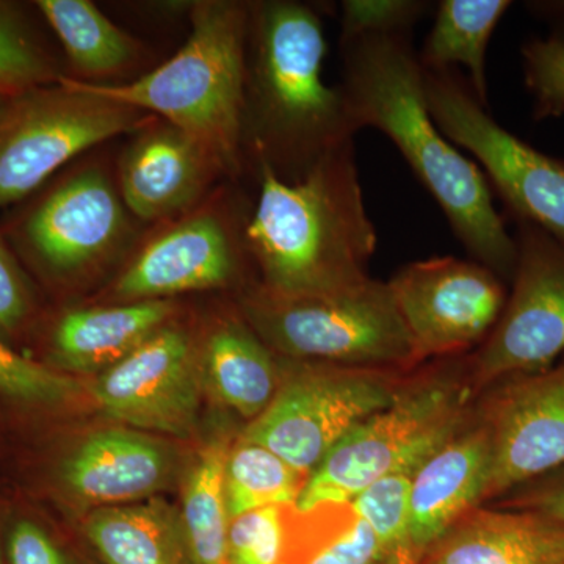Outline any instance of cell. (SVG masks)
<instances>
[{
  "label": "cell",
  "instance_id": "obj_37",
  "mask_svg": "<svg viewBox=\"0 0 564 564\" xmlns=\"http://www.w3.org/2000/svg\"><path fill=\"white\" fill-rule=\"evenodd\" d=\"M11 96L0 95V117H2L3 110H6L7 102H9V99Z\"/></svg>",
  "mask_w": 564,
  "mask_h": 564
},
{
  "label": "cell",
  "instance_id": "obj_28",
  "mask_svg": "<svg viewBox=\"0 0 564 564\" xmlns=\"http://www.w3.org/2000/svg\"><path fill=\"white\" fill-rule=\"evenodd\" d=\"M17 11L0 2V95L17 96L61 80Z\"/></svg>",
  "mask_w": 564,
  "mask_h": 564
},
{
  "label": "cell",
  "instance_id": "obj_2",
  "mask_svg": "<svg viewBox=\"0 0 564 564\" xmlns=\"http://www.w3.org/2000/svg\"><path fill=\"white\" fill-rule=\"evenodd\" d=\"M328 43L321 14L293 0L250 3L245 159L296 181L358 129L339 87L323 80Z\"/></svg>",
  "mask_w": 564,
  "mask_h": 564
},
{
  "label": "cell",
  "instance_id": "obj_22",
  "mask_svg": "<svg viewBox=\"0 0 564 564\" xmlns=\"http://www.w3.org/2000/svg\"><path fill=\"white\" fill-rule=\"evenodd\" d=\"M85 530L107 564H198L181 511L165 500L99 508Z\"/></svg>",
  "mask_w": 564,
  "mask_h": 564
},
{
  "label": "cell",
  "instance_id": "obj_19",
  "mask_svg": "<svg viewBox=\"0 0 564 564\" xmlns=\"http://www.w3.org/2000/svg\"><path fill=\"white\" fill-rule=\"evenodd\" d=\"M419 564H564V522L533 511L473 508Z\"/></svg>",
  "mask_w": 564,
  "mask_h": 564
},
{
  "label": "cell",
  "instance_id": "obj_8",
  "mask_svg": "<svg viewBox=\"0 0 564 564\" xmlns=\"http://www.w3.org/2000/svg\"><path fill=\"white\" fill-rule=\"evenodd\" d=\"M143 226L122 202L115 174L84 161L22 214L13 242L47 276L77 282L128 261Z\"/></svg>",
  "mask_w": 564,
  "mask_h": 564
},
{
  "label": "cell",
  "instance_id": "obj_10",
  "mask_svg": "<svg viewBox=\"0 0 564 564\" xmlns=\"http://www.w3.org/2000/svg\"><path fill=\"white\" fill-rule=\"evenodd\" d=\"M425 73V96L437 128L474 155L516 220L533 223L564 242V161L502 128L456 70Z\"/></svg>",
  "mask_w": 564,
  "mask_h": 564
},
{
  "label": "cell",
  "instance_id": "obj_27",
  "mask_svg": "<svg viewBox=\"0 0 564 564\" xmlns=\"http://www.w3.org/2000/svg\"><path fill=\"white\" fill-rule=\"evenodd\" d=\"M415 470H400L370 485L351 500L393 564H419L410 540V496Z\"/></svg>",
  "mask_w": 564,
  "mask_h": 564
},
{
  "label": "cell",
  "instance_id": "obj_32",
  "mask_svg": "<svg viewBox=\"0 0 564 564\" xmlns=\"http://www.w3.org/2000/svg\"><path fill=\"white\" fill-rule=\"evenodd\" d=\"M429 3L419 0H345L340 3V40L372 33H411Z\"/></svg>",
  "mask_w": 564,
  "mask_h": 564
},
{
  "label": "cell",
  "instance_id": "obj_13",
  "mask_svg": "<svg viewBox=\"0 0 564 564\" xmlns=\"http://www.w3.org/2000/svg\"><path fill=\"white\" fill-rule=\"evenodd\" d=\"M413 344L415 362L480 348L507 304L503 280L455 256L408 263L388 282Z\"/></svg>",
  "mask_w": 564,
  "mask_h": 564
},
{
  "label": "cell",
  "instance_id": "obj_36",
  "mask_svg": "<svg viewBox=\"0 0 564 564\" xmlns=\"http://www.w3.org/2000/svg\"><path fill=\"white\" fill-rule=\"evenodd\" d=\"M527 6L538 17L554 24L556 31L560 32L555 39L564 40V2H530Z\"/></svg>",
  "mask_w": 564,
  "mask_h": 564
},
{
  "label": "cell",
  "instance_id": "obj_21",
  "mask_svg": "<svg viewBox=\"0 0 564 564\" xmlns=\"http://www.w3.org/2000/svg\"><path fill=\"white\" fill-rule=\"evenodd\" d=\"M199 358L223 403L252 422L272 404L284 370L247 318H223L207 334Z\"/></svg>",
  "mask_w": 564,
  "mask_h": 564
},
{
  "label": "cell",
  "instance_id": "obj_17",
  "mask_svg": "<svg viewBox=\"0 0 564 564\" xmlns=\"http://www.w3.org/2000/svg\"><path fill=\"white\" fill-rule=\"evenodd\" d=\"M492 466L488 429L477 413L414 473L410 496V540L422 555L454 522L484 505Z\"/></svg>",
  "mask_w": 564,
  "mask_h": 564
},
{
  "label": "cell",
  "instance_id": "obj_38",
  "mask_svg": "<svg viewBox=\"0 0 564 564\" xmlns=\"http://www.w3.org/2000/svg\"><path fill=\"white\" fill-rule=\"evenodd\" d=\"M0 564H3V563H2V555H0Z\"/></svg>",
  "mask_w": 564,
  "mask_h": 564
},
{
  "label": "cell",
  "instance_id": "obj_16",
  "mask_svg": "<svg viewBox=\"0 0 564 564\" xmlns=\"http://www.w3.org/2000/svg\"><path fill=\"white\" fill-rule=\"evenodd\" d=\"M221 176L225 166L206 144L159 118L132 133L115 173L133 217L154 226L202 206Z\"/></svg>",
  "mask_w": 564,
  "mask_h": 564
},
{
  "label": "cell",
  "instance_id": "obj_14",
  "mask_svg": "<svg viewBox=\"0 0 564 564\" xmlns=\"http://www.w3.org/2000/svg\"><path fill=\"white\" fill-rule=\"evenodd\" d=\"M202 381L199 345L170 322L99 375L91 392L102 413L128 429L188 437L198 423Z\"/></svg>",
  "mask_w": 564,
  "mask_h": 564
},
{
  "label": "cell",
  "instance_id": "obj_15",
  "mask_svg": "<svg viewBox=\"0 0 564 564\" xmlns=\"http://www.w3.org/2000/svg\"><path fill=\"white\" fill-rule=\"evenodd\" d=\"M477 414L492 466L484 503L564 466V359L489 388Z\"/></svg>",
  "mask_w": 564,
  "mask_h": 564
},
{
  "label": "cell",
  "instance_id": "obj_9",
  "mask_svg": "<svg viewBox=\"0 0 564 564\" xmlns=\"http://www.w3.org/2000/svg\"><path fill=\"white\" fill-rule=\"evenodd\" d=\"M408 378L393 370L303 362L284 375L272 404L240 437L310 477L356 425L399 397Z\"/></svg>",
  "mask_w": 564,
  "mask_h": 564
},
{
  "label": "cell",
  "instance_id": "obj_20",
  "mask_svg": "<svg viewBox=\"0 0 564 564\" xmlns=\"http://www.w3.org/2000/svg\"><path fill=\"white\" fill-rule=\"evenodd\" d=\"M174 314L172 300L66 311L51 333L52 362L68 372L102 375L173 322Z\"/></svg>",
  "mask_w": 564,
  "mask_h": 564
},
{
  "label": "cell",
  "instance_id": "obj_3",
  "mask_svg": "<svg viewBox=\"0 0 564 564\" xmlns=\"http://www.w3.org/2000/svg\"><path fill=\"white\" fill-rule=\"evenodd\" d=\"M254 172L259 193L245 242L263 288L314 293L369 280L378 236L364 203L355 140L296 181H282L265 163Z\"/></svg>",
  "mask_w": 564,
  "mask_h": 564
},
{
  "label": "cell",
  "instance_id": "obj_31",
  "mask_svg": "<svg viewBox=\"0 0 564 564\" xmlns=\"http://www.w3.org/2000/svg\"><path fill=\"white\" fill-rule=\"evenodd\" d=\"M525 85L533 96L534 120L564 115V41L532 40L522 47Z\"/></svg>",
  "mask_w": 564,
  "mask_h": 564
},
{
  "label": "cell",
  "instance_id": "obj_1",
  "mask_svg": "<svg viewBox=\"0 0 564 564\" xmlns=\"http://www.w3.org/2000/svg\"><path fill=\"white\" fill-rule=\"evenodd\" d=\"M343 84L352 124L378 129L399 148L443 209L474 261L513 280L518 245L492 202L480 166L437 128L425 96V73L411 33H372L340 40Z\"/></svg>",
  "mask_w": 564,
  "mask_h": 564
},
{
  "label": "cell",
  "instance_id": "obj_29",
  "mask_svg": "<svg viewBox=\"0 0 564 564\" xmlns=\"http://www.w3.org/2000/svg\"><path fill=\"white\" fill-rule=\"evenodd\" d=\"M0 392L24 403H61L79 392V381L11 350L0 339Z\"/></svg>",
  "mask_w": 564,
  "mask_h": 564
},
{
  "label": "cell",
  "instance_id": "obj_33",
  "mask_svg": "<svg viewBox=\"0 0 564 564\" xmlns=\"http://www.w3.org/2000/svg\"><path fill=\"white\" fill-rule=\"evenodd\" d=\"M31 284L0 234V339L14 336L31 317Z\"/></svg>",
  "mask_w": 564,
  "mask_h": 564
},
{
  "label": "cell",
  "instance_id": "obj_35",
  "mask_svg": "<svg viewBox=\"0 0 564 564\" xmlns=\"http://www.w3.org/2000/svg\"><path fill=\"white\" fill-rule=\"evenodd\" d=\"M9 560L10 564H69L46 532L29 521L11 530Z\"/></svg>",
  "mask_w": 564,
  "mask_h": 564
},
{
  "label": "cell",
  "instance_id": "obj_24",
  "mask_svg": "<svg viewBox=\"0 0 564 564\" xmlns=\"http://www.w3.org/2000/svg\"><path fill=\"white\" fill-rule=\"evenodd\" d=\"M510 7L508 0H443L417 54L422 68L443 73L464 66L469 70L467 79L475 96L488 107L486 51Z\"/></svg>",
  "mask_w": 564,
  "mask_h": 564
},
{
  "label": "cell",
  "instance_id": "obj_11",
  "mask_svg": "<svg viewBox=\"0 0 564 564\" xmlns=\"http://www.w3.org/2000/svg\"><path fill=\"white\" fill-rule=\"evenodd\" d=\"M251 206L202 204L141 237L110 285L113 303L158 302L180 293L231 285L251 262L245 226Z\"/></svg>",
  "mask_w": 564,
  "mask_h": 564
},
{
  "label": "cell",
  "instance_id": "obj_4",
  "mask_svg": "<svg viewBox=\"0 0 564 564\" xmlns=\"http://www.w3.org/2000/svg\"><path fill=\"white\" fill-rule=\"evenodd\" d=\"M191 35L170 61L132 82L90 84L91 91L128 104L202 141L231 177L245 163L250 3L202 0L191 7Z\"/></svg>",
  "mask_w": 564,
  "mask_h": 564
},
{
  "label": "cell",
  "instance_id": "obj_26",
  "mask_svg": "<svg viewBox=\"0 0 564 564\" xmlns=\"http://www.w3.org/2000/svg\"><path fill=\"white\" fill-rule=\"evenodd\" d=\"M307 478L269 448L240 437L226 462L229 519L272 505H296Z\"/></svg>",
  "mask_w": 564,
  "mask_h": 564
},
{
  "label": "cell",
  "instance_id": "obj_30",
  "mask_svg": "<svg viewBox=\"0 0 564 564\" xmlns=\"http://www.w3.org/2000/svg\"><path fill=\"white\" fill-rule=\"evenodd\" d=\"M282 507L272 505L231 519L225 564H280Z\"/></svg>",
  "mask_w": 564,
  "mask_h": 564
},
{
  "label": "cell",
  "instance_id": "obj_5",
  "mask_svg": "<svg viewBox=\"0 0 564 564\" xmlns=\"http://www.w3.org/2000/svg\"><path fill=\"white\" fill-rule=\"evenodd\" d=\"M473 397L466 356L410 375L388 408L356 425L315 467L296 508L351 502L388 475L417 470L469 421Z\"/></svg>",
  "mask_w": 564,
  "mask_h": 564
},
{
  "label": "cell",
  "instance_id": "obj_7",
  "mask_svg": "<svg viewBox=\"0 0 564 564\" xmlns=\"http://www.w3.org/2000/svg\"><path fill=\"white\" fill-rule=\"evenodd\" d=\"M154 118L69 76L11 96L0 117V210L39 191L74 159Z\"/></svg>",
  "mask_w": 564,
  "mask_h": 564
},
{
  "label": "cell",
  "instance_id": "obj_34",
  "mask_svg": "<svg viewBox=\"0 0 564 564\" xmlns=\"http://www.w3.org/2000/svg\"><path fill=\"white\" fill-rule=\"evenodd\" d=\"M505 496L507 499L497 508L533 511L564 522V466L527 481Z\"/></svg>",
  "mask_w": 564,
  "mask_h": 564
},
{
  "label": "cell",
  "instance_id": "obj_12",
  "mask_svg": "<svg viewBox=\"0 0 564 564\" xmlns=\"http://www.w3.org/2000/svg\"><path fill=\"white\" fill-rule=\"evenodd\" d=\"M518 221L513 292L496 328L469 358L475 395L503 378L536 372L564 355V242Z\"/></svg>",
  "mask_w": 564,
  "mask_h": 564
},
{
  "label": "cell",
  "instance_id": "obj_25",
  "mask_svg": "<svg viewBox=\"0 0 564 564\" xmlns=\"http://www.w3.org/2000/svg\"><path fill=\"white\" fill-rule=\"evenodd\" d=\"M231 443L212 441L199 454L185 481L182 519L198 564H225L229 519L225 473Z\"/></svg>",
  "mask_w": 564,
  "mask_h": 564
},
{
  "label": "cell",
  "instance_id": "obj_6",
  "mask_svg": "<svg viewBox=\"0 0 564 564\" xmlns=\"http://www.w3.org/2000/svg\"><path fill=\"white\" fill-rule=\"evenodd\" d=\"M243 317L273 352L300 362L413 372L414 348L388 282L284 293L259 285Z\"/></svg>",
  "mask_w": 564,
  "mask_h": 564
},
{
  "label": "cell",
  "instance_id": "obj_18",
  "mask_svg": "<svg viewBox=\"0 0 564 564\" xmlns=\"http://www.w3.org/2000/svg\"><path fill=\"white\" fill-rule=\"evenodd\" d=\"M176 473V454L159 437L133 429L90 434L63 464V484L91 505L135 502L163 491Z\"/></svg>",
  "mask_w": 564,
  "mask_h": 564
},
{
  "label": "cell",
  "instance_id": "obj_23",
  "mask_svg": "<svg viewBox=\"0 0 564 564\" xmlns=\"http://www.w3.org/2000/svg\"><path fill=\"white\" fill-rule=\"evenodd\" d=\"M36 7L61 40L73 68L90 84L139 65L143 47L90 0H40Z\"/></svg>",
  "mask_w": 564,
  "mask_h": 564
}]
</instances>
